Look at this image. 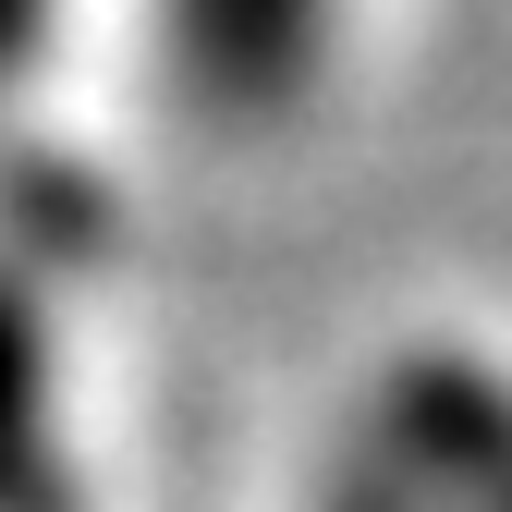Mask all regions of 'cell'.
Returning <instances> with one entry per match:
<instances>
[{
    "instance_id": "6da1fadb",
    "label": "cell",
    "mask_w": 512,
    "mask_h": 512,
    "mask_svg": "<svg viewBox=\"0 0 512 512\" xmlns=\"http://www.w3.org/2000/svg\"><path fill=\"white\" fill-rule=\"evenodd\" d=\"M159 13H171V61L196 74V98L220 122H269L305 86L330 0H159Z\"/></svg>"
},
{
    "instance_id": "7a4b0ae2",
    "label": "cell",
    "mask_w": 512,
    "mask_h": 512,
    "mask_svg": "<svg viewBox=\"0 0 512 512\" xmlns=\"http://www.w3.org/2000/svg\"><path fill=\"white\" fill-rule=\"evenodd\" d=\"M37 13H49V0H0V61H13V49L37 37Z\"/></svg>"
}]
</instances>
